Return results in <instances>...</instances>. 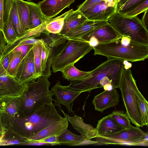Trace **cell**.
<instances>
[{
  "label": "cell",
  "instance_id": "obj_51",
  "mask_svg": "<svg viewBox=\"0 0 148 148\" xmlns=\"http://www.w3.org/2000/svg\"><path fill=\"white\" fill-rule=\"evenodd\" d=\"M0 90L1 91V92H2L1 91V86H0Z\"/></svg>",
  "mask_w": 148,
  "mask_h": 148
},
{
  "label": "cell",
  "instance_id": "obj_11",
  "mask_svg": "<svg viewBox=\"0 0 148 148\" xmlns=\"http://www.w3.org/2000/svg\"><path fill=\"white\" fill-rule=\"evenodd\" d=\"M27 88L22 94L19 96L4 98L0 101L2 121L5 128L12 126L13 122L22 105Z\"/></svg>",
  "mask_w": 148,
  "mask_h": 148
},
{
  "label": "cell",
  "instance_id": "obj_32",
  "mask_svg": "<svg viewBox=\"0 0 148 148\" xmlns=\"http://www.w3.org/2000/svg\"><path fill=\"white\" fill-rule=\"evenodd\" d=\"M111 117L124 129L130 127L131 121L126 113L122 110L115 111L110 114Z\"/></svg>",
  "mask_w": 148,
  "mask_h": 148
},
{
  "label": "cell",
  "instance_id": "obj_44",
  "mask_svg": "<svg viewBox=\"0 0 148 148\" xmlns=\"http://www.w3.org/2000/svg\"><path fill=\"white\" fill-rule=\"evenodd\" d=\"M87 42L92 47L97 46L99 43L97 39L94 37L90 38Z\"/></svg>",
  "mask_w": 148,
  "mask_h": 148
},
{
  "label": "cell",
  "instance_id": "obj_34",
  "mask_svg": "<svg viewBox=\"0 0 148 148\" xmlns=\"http://www.w3.org/2000/svg\"><path fill=\"white\" fill-rule=\"evenodd\" d=\"M3 32L7 44L11 43L18 37L10 17L4 23Z\"/></svg>",
  "mask_w": 148,
  "mask_h": 148
},
{
  "label": "cell",
  "instance_id": "obj_40",
  "mask_svg": "<svg viewBox=\"0 0 148 148\" xmlns=\"http://www.w3.org/2000/svg\"><path fill=\"white\" fill-rule=\"evenodd\" d=\"M103 0H86L79 5L77 10L79 11L84 9L92 5L99 3Z\"/></svg>",
  "mask_w": 148,
  "mask_h": 148
},
{
  "label": "cell",
  "instance_id": "obj_22",
  "mask_svg": "<svg viewBox=\"0 0 148 148\" xmlns=\"http://www.w3.org/2000/svg\"><path fill=\"white\" fill-rule=\"evenodd\" d=\"M53 57L51 49L43 40L42 42L41 54V77L49 78L51 75L50 69Z\"/></svg>",
  "mask_w": 148,
  "mask_h": 148
},
{
  "label": "cell",
  "instance_id": "obj_12",
  "mask_svg": "<svg viewBox=\"0 0 148 148\" xmlns=\"http://www.w3.org/2000/svg\"><path fill=\"white\" fill-rule=\"evenodd\" d=\"M108 23L106 21L87 20L84 23L59 37L50 44V46H57L69 40H81L85 35Z\"/></svg>",
  "mask_w": 148,
  "mask_h": 148
},
{
  "label": "cell",
  "instance_id": "obj_14",
  "mask_svg": "<svg viewBox=\"0 0 148 148\" xmlns=\"http://www.w3.org/2000/svg\"><path fill=\"white\" fill-rule=\"evenodd\" d=\"M51 90L56 97V100L54 101L55 106H57L59 108H61L60 104L64 105L68 111L74 114L71 107V104L82 92L62 85L60 81L57 82L51 88Z\"/></svg>",
  "mask_w": 148,
  "mask_h": 148
},
{
  "label": "cell",
  "instance_id": "obj_42",
  "mask_svg": "<svg viewBox=\"0 0 148 148\" xmlns=\"http://www.w3.org/2000/svg\"><path fill=\"white\" fill-rule=\"evenodd\" d=\"M141 21L145 28L148 30V9L144 12Z\"/></svg>",
  "mask_w": 148,
  "mask_h": 148
},
{
  "label": "cell",
  "instance_id": "obj_4",
  "mask_svg": "<svg viewBox=\"0 0 148 148\" xmlns=\"http://www.w3.org/2000/svg\"><path fill=\"white\" fill-rule=\"evenodd\" d=\"M50 82L48 77H40L27 84L22 105L16 117L28 116L45 105L52 103L53 94L49 88Z\"/></svg>",
  "mask_w": 148,
  "mask_h": 148
},
{
  "label": "cell",
  "instance_id": "obj_38",
  "mask_svg": "<svg viewBox=\"0 0 148 148\" xmlns=\"http://www.w3.org/2000/svg\"><path fill=\"white\" fill-rule=\"evenodd\" d=\"M59 135L55 134L45 137L43 138L37 140L34 143L30 144L31 145L35 143H47L51 145H60L59 140L58 138Z\"/></svg>",
  "mask_w": 148,
  "mask_h": 148
},
{
  "label": "cell",
  "instance_id": "obj_18",
  "mask_svg": "<svg viewBox=\"0 0 148 148\" xmlns=\"http://www.w3.org/2000/svg\"><path fill=\"white\" fill-rule=\"evenodd\" d=\"M68 125V120L64 117L60 121L52 124L27 139L25 145H30L37 140L50 136L55 134L60 135L67 129Z\"/></svg>",
  "mask_w": 148,
  "mask_h": 148
},
{
  "label": "cell",
  "instance_id": "obj_45",
  "mask_svg": "<svg viewBox=\"0 0 148 148\" xmlns=\"http://www.w3.org/2000/svg\"><path fill=\"white\" fill-rule=\"evenodd\" d=\"M2 112L0 108V136L3 135L5 132V128L2 121Z\"/></svg>",
  "mask_w": 148,
  "mask_h": 148
},
{
  "label": "cell",
  "instance_id": "obj_17",
  "mask_svg": "<svg viewBox=\"0 0 148 148\" xmlns=\"http://www.w3.org/2000/svg\"><path fill=\"white\" fill-rule=\"evenodd\" d=\"M122 36L108 22L88 33L81 40L87 42L90 38L94 37L97 39L99 43H107L120 40Z\"/></svg>",
  "mask_w": 148,
  "mask_h": 148
},
{
  "label": "cell",
  "instance_id": "obj_1",
  "mask_svg": "<svg viewBox=\"0 0 148 148\" xmlns=\"http://www.w3.org/2000/svg\"><path fill=\"white\" fill-rule=\"evenodd\" d=\"M63 118L51 103L45 105L28 116L16 117L10 127L26 141L28 138Z\"/></svg>",
  "mask_w": 148,
  "mask_h": 148
},
{
  "label": "cell",
  "instance_id": "obj_33",
  "mask_svg": "<svg viewBox=\"0 0 148 148\" xmlns=\"http://www.w3.org/2000/svg\"><path fill=\"white\" fill-rule=\"evenodd\" d=\"M42 39H37L33 37L29 38L19 40L7 44L5 46L3 55L10 53L15 48L21 46L27 45H34L40 41Z\"/></svg>",
  "mask_w": 148,
  "mask_h": 148
},
{
  "label": "cell",
  "instance_id": "obj_19",
  "mask_svg": "<svg viewBox=\"0 0 148 148\" xmlns=\"http://www.w3.org/2000/svg\"><path fill=\"white\" fill-rule=\"evenodd\" d=\"M59 109L73 127L85 139L90 140L98 135L95 129L91 125L85 123L81 117L75 114H74L73 116H70L66 114L61 108Z\"/></svg>",
  "mask_w": 148,
  "mask_h": 148
},
{
  "label": "cell",
  "instance_id": "obj_13",
  "mask_svg": "<svg viewBox=\"0 0 148 148\" xmlns=\"http://www.w3.org/2000/svg\"><path fill=\"white\" fill-rule=\"evenodd\" d=\"M0 85L5 98H12L22 95L27 88V84H21L8 75L0 64Z\"/></svg>",
  "mask_w": 148,
  "mask_h": 148
},
{
  "label": "cell",
  "instance_id": "obj_15",
  "mask_svg": "<svg viewBox=\"0 0 148 148\" xmlns=\"http://www.w3.org/2000/svg\"><path fill=\"white\" fill-rule=\"evenodd\" d=\"M75 0H44L38 5L44 19L48 20L56 16L63 10L69 8Z\"/></svg>",
  "mask_w": 148,
  "mask_h": 148
},
{
  "label": "cell",
  "instance_id": "obj_52",
  "mask_svg": "<svg viewBox=\"0 0 148 148\" xmlns=\"http://www.w3.org/2000/svg\"><path fill=\"white\" fill-rule=\"evenodd\" d=\"M27 0L28 1H32V0Z\"/></svg>",
  "mask_w": 148,
  "mask_h": 148
},
{
  "label": "cell",
  "instance_id": "obj_21",
  "mask_svg": "<svg viewBox=\"0 0 148 148\" xmlns=\"http://www.w3.org/2000/svg\"><path fill=\"white\" fill-rule=\"evenodd\" d=\"M86 18L77 9L73 10L65 17L62 29L58 36H62L84 23Z\"/></svg>",
  "mask_w": 148,
  "mask_h": 148
},
{
  "label": "cell",
  "instance_id": "obj_25",
  "mask_svg": "<svg viewBox=\"0 0 148 148\" xmlns=\"http://www.w3.org/2000/svg\"><path fill=\"white\" fill-rule=\"evenodd\" d=\"M73 10L72 9L59 16L49 19L46 25L44 33L48 35L49 33L59 34L62 29L65 17Z\"/></svg>",
  "mask_w": 148,
  "mask_h": 148
},
{
  "label": "cell",
  "instance_id": "obj_2",
  "mask_svg": "<svg viewBox=\"0 0 148 148\" xmlns=\"http://www.w3.org/2000/svg\"><path fill=\"white\" fill-rule=\"evenodd\" d=\"M123 60L116 59H108L95 69L89 71L86 78L82 81H71L66 86L81 92H90L101 88L100 82L106 77L110 79L113 88H119L121 75L124 69Z\"/></svg>",
  "mask_w": 148,
  "mask_h": 148
},
{
  "label": "cell",
  "instance_id": "obj_47",
  "mask_svg": "<svg viewBox=\"0 0 148 148\" xmlns=\"http://www.w3.org/2000/svg\"><path fill=\"white\" fill-rule=\"evenodd\" d=\"M104 90H110L113 88L111 84H107L105 85L103 87Z\"/></svg>",
  "mask_w": 148,
  "mask_h": 148
},
{
  "label": "cell",
  "instance_id": "obj_6",
  "mask_svg": "<svg viewBox=\"0 0 148 148\" xmlns=\"http://www.w3.org/2000/svg\"><path fill=\"white\" fill-rule=\"evenodd\" d=\"M108 21L122 36H129L133 41L148 45V30L137 16L128 17L116 12Z\"/></svg>",
  "mask_w": 148,
  "mask_h": 148
},
{
  "label": "cell",
  "instance_id": "obj_23",
  "mask_svg": "<svg viewBox=\"0 0 148 148\" xmlns=\"http://www.w3.org/2000/svg\"><path fill=\"white\" fill-rule=\"evenodd\" d=\"M29 11V29L37 27L46 20L38 4L26 1Z\"/></svg>",
  "mask_w": 148,
  "mask_h": 148
},
{
  "label": "cell",
  "instance_id": "obj_9",
  "mask_svg": "<svg viewBox=\"0 0 148 148\" xmlns=\"http://www.w3.org/2000/svg\"><path fill=\"white\" fill-rule=\"evenodd\" d=\"M119 1L103 0L79 11L88 20H108L112 14L117 12Z\"/></svg>",
  "mask_w": 148,
  "mask_h": 148
},
{
  "label": "cell",
  "instance_id": "obj_53",
  "mask_svg": "<svg viewBox=\"0 0 148 148\" xmlns=\"http://www.w3.org/2000/svg\"></svg>",
  "mask_w": 148,
  "mask_h": 148
},
{
  "label": "cell",
  "instance_id": "obj_3",
  "mask_svg": "<svg viewBox=\"0 0 148 148\" xmlns=\"http://www.w3.org/2000/svg\"><path fill=\"white\" fill-rule=\"evenodd\" d=\"M95 56L99 55L108 59H116L135 62L144 61L148 58V45L132 40L128 46L122 45L120 40L107 43H99L92 47Z\"/></svg>",
  "mask_w": 148,
  "mask_h": 148
},
{
  "label": "cell",
  "instance_id": "obj_10",
  "mask_svg": "<svg viewBox=\"0 0 148 148\" xmlns=\"http://www.w3.org/2000/svg\"><path fill=\"white\" fill-rule=\"evenodd\" d=\"M32 47L27 51L22 58L13 76L21 84H28L35 81L40 77L36 72Z\"/></svg>",
  "mask_w": 148,
  "mask_h": 148
},
{
  "label": "cell",
  "instance_id": "obj_24",
  "mask_svg": "<svg viewBox=\"0 0 148 148\" xmlns=\"http://www.w3.org/2000/svg\"><path fill=\"white\" fill-rule=\"evenodd\" d=\"M5 132L0 140V145L19 144L25 145L26 141L12 128H5Z\"/></svg>",
  "mask_w": 148,
  "mask_h": 148
},
{
  "label": "cell",
  "instance_id": "obj_26",
  "mask_svg": "<svg viewBox=\"0 0 148 148\" xmlns=\"http://www.w3.org/2000/svg\"><path fill=\"white\" fill-rule=\"evenodd\" d=\"M63 77L70 81H82L86 78L89 71L85 72L79 70L74 64L70 65L65 67L61 72Z\"/></svg>",
  "mask_w": 148,
  "mask_h": 148
},
{
  "label": "cell",
  "instance_id": "obj_20",
  "mask_svg": "<svg viewBox=\"0 0 148 148\" xmlns=\"http://www.w3.org/2000/svg\"><path fill=\"white\" fill-rule=\"evenodd\" d=\"M95 129L98 135L112 134L125 129L117 123L110 114L99 120Z\"/></svg>",
  "mask_w": 148,
  "mask_h": 148
},
{
  "label": "cell",
  "instance_id": "obj_8",
  "mask_svg": "<svg viewBox=\"0 0 148 148\" xmlns=\"http://www.w3.org/2000/svg\"><path fill=\"white\" fill-rule=\"evenodd\" d=\"M95 144L97 145H132L148 143V133L139 127L131 126L130 127L115 134L98 135L95 138Z\"/></svg>",
  "mask_w": 148,
  "mask_h": 148
},
{
  "label": "cell",
  "instance_id": "obj_35",
  "mask_svg": "<svg viewBox=\"0 0 148 148\" xmlns=\"http://www.w3.org/2000/svg\"><path fill=\"white\" fill-rule=\"evenodd\" d=\"M43 40L42 39L40 41L34 45L32 47L36 72L39 77H41V54L42 42Z\"/></svg>",
  "mask_w": 148,
  "mask_h": 148
},
{
  "label": "cell",
  "instance_id": "obj_16",
  "mask_svg": "<svg viewBox=\"0 0 148 148\" xmlns=\"http://www.w3.org/2000/svg\"><path fill=\"white\" fill-rule=\"evenodd\" d=\"M116 88L105 90L94 97L92 103L96 110L103 112L105 110L118 104L119 95Z\"/></svg>",
  "mask_w": 148,
  "mask_h": 148
},
{
  "label": "cell",
  "instance_id": "obj_5",
  "mask_svg": "<svg viewBox=\"0 0 148 148\" xmlns=\"http://www.w3.org/2000/svg\"><path fill=\"white\" fill-rule=\"evenodd\" d=\"M119 88L121 92L126 113L131 121L136 126L143 127L136 98L137 93L139 89L130 69L123 70Z\"/></svg>",
  "mask_w": 148,
  "mask_h": 148
},
{
  "label": "cell",
  "instance_id": "obj_31",
  "mask_svg": "<svg viewBox=\"0 0 148 148\" xmlns=\"http://www.w3.org/2000/svg\"><path fill=\"white\" fill-rule=\"evenodd\" d=\"M10 18L13 27L18 37L21 36L25 32L23 31L21 27L18 14L17 5L15 0L10 10Z\"/></svg>",
  "mask_w": 148,
  "mask_h": 148
},
{
  "label": "cell",
  "instance_id": "obj_39",
  "mask_svg": "<svg viewBox=\"0 0 148 148\" xmlns=\"http://www.w3.org/2000/svg\"><path fill=\"white\" fill-rule=\"evenodd\" d=\"M6 1V0H0V30L3 32L4 24V10Z\"/></svg>",
  "mask_w": 148,
  "mask_h": 148
},
{
  "label": "cell",
  "instance_id": "obj_36",
  "mask_svg": "<svg viewBox=\"0 0 148 148\" xmlns=\"http://www.w3.org/2000/svg\"><path fill=\"white\" fill-rule=\"evenodd\" d=\"M145 0H128L122 6L118 8L117 12L123 15L132 10Z\"/></svg>",
  "mask_w": 148,
  "mask_h": 148
},
{
  "label": "cell",
  "instance_id": "obj_27",
  "mask_svg": "<svg viewBox=\"0 0 148 148\" xmlns=\"http://www.w3.org/2000/svg\"><path fill=\"white\" fill-rule=\"evenodd\" d=\"M22 28L24 32L29 29V11L26 1L15 0Z\"/></svg>",
  "mask_w": 148,
  "mask_h": 148
},
{
  "label": "cell",
  "instance_id": "obj_30",
  "mask_svg": "<svg viewBox=\"0 0 148 148\" xmlns=\"http://www.w3.org/2000/svg\"><path fill=\"white\" fill-rule=\"evenodd\" d=\"M10 52V61L7 72L8 75L13 77L19 64L24 56L21 51H12Z\"/></svg>",
  "mask_w": 148,
  "mask_h": 148
},
{
  "label": "cell",
  "instance_id": "obj_7",
  "mask_svg": "<svg viewBox=\"0 0 148 148\" xmlns=\"http://www.w3.org/2000/svg\"><path fill=\"white\" fill-rule=\"evenodd\" d=\"M92 49V47L87 42L68 40L62 50L53 57L51 66L53 72H62L67 66L74 64Z\"/></svg>",
  "mask_w": 148,
  "mask_h": 148
},
{
  "label": "cell",
  "instance_id": "obj_43",
  "mask_svg": "<svg viewBox=\"0 0 148 148\" xmlns=\"http://www.w3.org/2000/svg\"><path fill=\"white\" fill-rule=\"evenodd\" d=\"M132 40L130 37L125 36H123L120 39L121 44L125 46H128L131 43Z\"/></svg>",
  "mask_w": 148,
  "mask_h": 148
},
{
  "label": "cell",
  "instance_id": "obj_28",
  "mask_svg": "<svg viewBox=\"0 0 148 148\" xmlns=\"http://www.w3.org/2000/svg\"><path fill=\"white\" fill-rule=\"evenodd\" d=\"M60 145H79L89 140L85 139L81 135H76L66 129L58 138Z\"/></svg>",
  "mask_w": 148,
  "mask_h": 148
},
{
  "label": "cell",
  "instance_id": "obj_46",
  "mask_svg": "<svg viewBox=\"0 0 148 148\" xmlns=\"http://www.w3.org/2000/svg\"><path fill=\"white\" fill-rule=\"evenodd\" d=\"M123 63L124 64V69L125 70L129 69L132 66V64L128 61L124 60L123 61Z\"/></svg>",
  "mask_w": 148,
  "mask_h": 148
},
{
  "label": "cell",
  "instance_id": "obj_29",
  "mask_svg": "<svg viewBox=\"0 0 148 148\" xmlns=\"http://www.w3.org/2000/svg\"><path fill=\"white\" fill-rule=\"evenodd\" d=\"M138 106L143 126L148 125V103L139 90L136 94Z\"/></svg>",
  "mask_w": 148,
  "mask_h": 148
},
{
  "label": "cell",
  "instance_id": "obj_41",
  "mask_svg": "<svg viewBox=\"0 0 148 148\" xmlns=\"http://www.w3.org/2000/svg\"><path fill=\"white\" fill-rule=\"evenodd\" d=\"M6 43L3 33L0 30V59L3 55Z\"/></svg>",
  "mask_w": 148,
  "mask_h": 148
},
{
  "label": "cell",
  "instance_id": "obj_50",
  "mask_svg": "<svg viewBox=\"0 0 148 148\" xmlns=\"http://www.w3.org/2000/svg\"><path fill=\"white\" fill-rule=\"evenodd\" d=\"M15 0H7V2L10 3L11 4H13Z\"/></svg>",
  "mask_w": 148,
  "mask_h": 148
},
{
  "label": "cell",
  "instance_id": "obj_37",
  "mask_svg": "<svg viewBox=\"0 0 148 148\" xmlns=\"http://www.w3.org/2000/svg\"><path fill=\"white\" fill-rule=\"evenodd\" d=\"M148 8V0H145L132 10L122 15L128 17H133L144 12Z\"/></svg>",
  "mask_w": 148,
  "mask_h": 148
},
{
  "label": "cell",
  "instance_id": "obj_49",
  "mask_svg": "<svg viewBox=\"0 0 148 148\" xmlns=\"http://www.w3.org/2000/svg\"><path fill=\"white\" fill-rule=\"evenodd\" d=\"M5 98L1 91L0 90V101Z\"/></svg>",
  "mask_w": 148,
  "mask_h": 148
},
{
  "label": "cell",
  "instance_id": "obj_48",
  "mask_svg": "<svg viewBox=\"0 0 148 148\" xmlns=\"http://www.w3.org/2000/svg\"><path fill=\"white\" fill-rule=\"evenodd\" d=\"M128 0H119L117 5V9L122 6Z\"/></svg>",
  "mask_w": 148,
  "mask_h": 148
}]
</instances>
